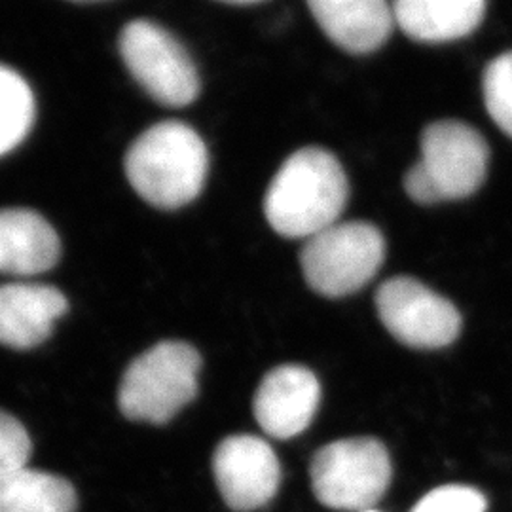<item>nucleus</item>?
<instances>
[{"label":"nucleus","instance_id":"obj_14","mask_svg":"<svg viewBox=\"0 0 512 512\" xmlns=\"http://www.w3.org/2000/svg\"><path fill=\"white\" fill-rule=\"evenodd\" d=\"M484 0H397L395 23L406 37L440 44L469 37L486 16Z\"/></svg>","mask_w":512,"mask_h":512},{"label":"nucleus","instance_id":"obj_8","mask_svg":"<svg viewBox=\"0 0 512 512\" xmlns=\"http://www.w3.org/2000/svg\"><path fill=\"white\" fill-rule=\"evenodd\" d=\"M376 310L389 334L414 349H440L461 332L458 308L414 277H393L380 285Z\"/></svg>","mask_w":512,"mask_h":512},{"label":"nucleus","instance_id":"obj_18","mask_svg":"<svg viewBox=\"0 0 512 512\" xmlns=\"http://www.w3.org/2000/svg\"><path fill=\"white\" fill-rule=\"evenodd\" d=\"M33 442L14 416L0 410V478L27 467Z\"/></svg>","mask_w":512,"mask_h":512},{"label":"nucleus","instance_id":"obj_19","mask_svg":"<svg viewBox=\"0 0 512 512\" xmlns=\"http://www.w3.org/2000/svg\"><path fill=\"white\" fill-rule=\"evenodd\" d=\"M488 501L471 486H440L421 497L410 512H486Z\"/></svg>","mask_w":512,"mask_h":512},{"label":"nucleus","instance_id":"obj_3","mask_svg":"<svg viewBox=\"0 0 512 512\" xmlns=\"http://www.w3.org/2000/svg\"><path fill=\"white\" fill-rule=\"evenodd\" d=\"M420 145V162L404 175V190L412 202H456L473 196L484 183L490 148L469 124L458 120L429 124Z\"/></svg>","mask_w":512,"mask_h":512},{"label":"nucleus","instance_id":"obj_4","mask_svg":"<svg viewBox=\"0 0 512 512\" xmlns=\"http://www.w3.org/2000/svg\"><path fill=\"white\" fill-rule=\"evenodd\" d=\"M200 370L202 357L194 346L160 342L126 368L118 406L128 420L164 425L196 399Z\"/></svg>","mask_w":512,"mask_h":512},{"label":"nucleus","instance_id":"obj_5","mask_svg":"<svg viewBox=\"0 0 512 512\" xmlns=\"http://www.w3.org/2000/svg\"><path fill=\"white\" fill-rule=\"evenodd\" d=\"M385 260L384 234L368 222H338L308 239L300 266L311 291L327 298L357 293Z\"/></svg>","mask_w":512,"mask_h":512},{"label":"nucleus","instance_id":"obj_16","mask_svg":"<svg viewBox=\"0 0 512 512\" xmlns=\"http://www.w3.org/2000/svg\"><path fill=\"white\" fill-rule=\"evenodd\" d=\"M35 95L21 74L0 65V156L19 147L35 124Z\"/></svg>","mask_w":512,"mask_h":512},{"label":"nucleus","instance_id":"obj_21","mask_svg":"<svg viewBox=\"0 0 512 512\" xmlns=\"http://www.w3.org/2000/svg\"><path fill=\"white\" fill-rule=\"evenodd\" d=\"M363 512H378V511H374V509H368V511H363Z\"/></svg>","mask_w":512,"mask_h":512},{"label":"nucleus","instance_id":"obj_10","mask_svg":"<svg viewBox=\"0 0 512 512\" xmlns=\"http://www.w3.org/2000/svg\"><path fill=\"white\" fill-rule=\"evenodd\" d=\"M321 403V385L310 368L277 366L256 389L253 410L258 425L272 439H293L304 433Z\"/></svg>","mask_w":512,"mask_h":512},{"label":"nucleus","instance_id":"obj_11","mask_svg":"<svg viewBox=\"0 0 512 512\" xmlns=\"http://www.w3.org/2000/svg\"><path fill=\"white\" fill-rule=\"evenodd\" d=\"M69 302L59 289L42 283L0 285V344L14 349L40 346Z\"/></svg>","mask_w":512,"mask_h":512},{"label":"nucleus","instance_id":"obj_1","mask_svg":"<svg viewBox=\"0 0 512 512\" xmlns=\"http://www.w3.org/2000/svg\"><path fill=\"white\" fill-rule=\"evenodd\" d=\"M348 198V177L336 156L325 148H300L268 186L264 215L279 236L310 239L340 222Z\"/></svg>","mask_w":512,"mask_h":512},{"label":"nucleus","instance_id":"obj_17","mask_svg":"<svg viewBox=\"0 0 512 512\" xmlns=\"http://www.w3.org/2000/svg\"><path fill=\"white\" fill-rule=\"evenodd\" d=\"M482 93L492 120L512 137V50L490 61L482 76Z\"/></svg>","mask_w":512,"mask_h":512},{"label":"nucleus","instance_id":"obj_7","mask_svg":"<svg viewBox=\"0 0 512 512\" xmlns=\"http://www.w3.org/2000/svg\"><path fill=\"white\" fill-rule=\"evenodd\" d=\"M118 50L131 76L156 103L181 109L198 99L200 73L183 44L164 27L147 19L131 21L120 33Z\"/></svg>","mask_w":512,"mask_h":512},{"label":"nucleus","instance_id":"obj_6","mask_svg":"<svg viewBox=\"0 0 512 512\" xmlns=\"http://www.w3.org/2000/svg\"><path fill=\"white\" fill-rule=\"evenodd\" d=\"M310 475L313 494L325 507L363 512L385 494L391 459L380 440H336L313 456Z\"/></svg>","mask_w":512,"mask_h":512},{"label":"nucleus","instance_id":"obj_13","mask_svg":"<svg viewBox=\"0 0 512 512\" xmlns=\"http://www.w3.org/2000/svg\"><path fill=\"white\" fill-rule=\"evenodd\" d=\"M59 255V236L40 213L0 209V274H42L54 268Z\"/></svg>","mask_w":512,"mask_h":512},{"label":"nucleus","instance_id":"obj_20","mask_svg":"<svg viewBox=\"0 0 512 512\" xmlns=\"http://www.w3.org/2000/svg\"><path fill=\"white\" fill-rule=\"evenodd\" d=\"M226 4H230V6H256V4H262V2H255V0H245V2L232 0V2H226Z\"/></svg>","mask_w":512,"mask_h":512},{"label":"nucleus","instance_id":"obj_9","mask_svg":"<svg viewBox=\"0 0 512 512\" xmlns=\"http://www.w3.org/2000/svg\"><path fill=\"white\" fill-rule=\"evenodd\" d=\"M213 473L226 505L236 512H251L274 499L281 467L274 448L253 435L222 440L213 456Z\"/></svg>","mask_w":512,"mask_h":512},{"label":"nucleus","instance_id":"obj_15","mask_svg":"<svg viewBox=\"0 0 512 512\" xmlns=\"http://www.w3.org/2000/svg\"><path fill=\"white\" fill-rule=\"evenodd\" d=\"M73 484L37 469H19L0 478V512H76Z\"/></svg>","mask_w":512,"mask_h":512},{"label":"nucleus","instance_id":"obj_12","mask_svg":"<svg viewBox=\"0 0 512 512\" xmlns=\"http://www.w3.org/2000/svg\"><path fill=\"white\" fill-rule=\"evenodd\" d=\"M308 8L323 33L349 54L376 52L397 25L384 0H311Z\"/></svg>","mask_w":512,"mask_h":512},{"label":"nucleus","instance_id":"obj_2","mask_svg":"<svg viewBox=\"0 0 512 512\" xmlns=\"http://www.w3.org/2000/svg\"><path fill=\"white\" fill-rule=\"evenodd\" d=\"M124 167L129 184L145 202L171 211L202 194L209 154L196 129L167 120L135 139Z\"/></svg>","mask_w":512,"mask_h":512}]
</instances>
